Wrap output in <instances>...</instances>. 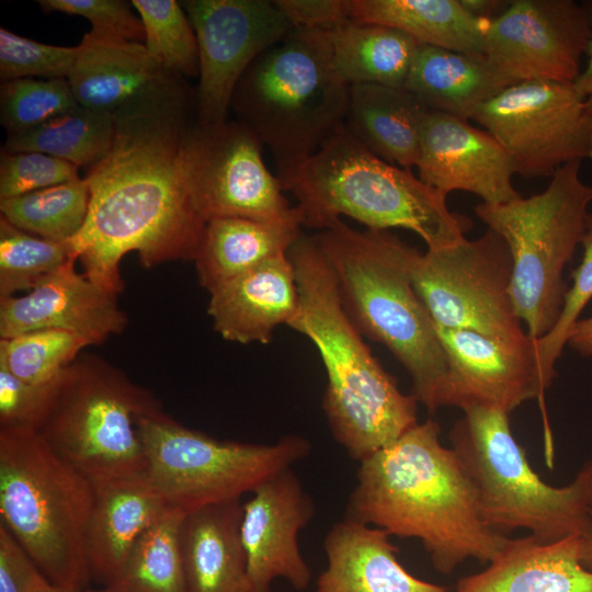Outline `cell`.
I'll return each instance as SVG.
<instances>
[{
    "mask_svg": "<svg viewBox=\"0 0 592 592\" xmlns=\"http://www.w3.org/2000/svg\"><path fill=\"white\" fill-rule=\"evenodd\" d=\"M294 29L332 31L353 21L352 0L274 1Z\"/></svg>",
    "mask_w": 592,
    "mask_h": 592,
    "instance_id": "ee69618b",
    "label": "cell"
},
{
    "mask_svg": "<svg viewBox=\"0 0 592 592\" xmlns=\"http://www.w3.org/2000/svg\"><path fill=\"white\" fill-rule=\"evenodd\" d=\"M405 88L428 110L468 121L508 86L482 54L419 45Z\"/></svg>",
    "mask_w": 592,
    "mask_h": 592,
    "instance_id": "f1b7e54d",
    "label": "cell"
},
{
    "mask_svg": "<svg viewBox=\"0 0 592 592\" xmlns=\"http://www.w3.org/2000/svg\"><path fill=\"white\" fill-rule=\"evenodd\" d=\"M92 345L65 330L43 329L0 339V368L31 384L58 379L81 351Z\"/></svg>",
    "mask_w": 592,
    "mask_h": 592,
    "instance_id": "e575fe53",
    "label": "cell"
},
{
    "mask_svg": "<svg viewBox=\"0 0 592 592\" xmlns=\"http://www.w3.org/2000/svg\"><path fill=\"white\" fill-rule=\"evenodd\" d=\"M145 30L144 45L169 72L198 77V46L182 4L174 0H133Z\"/></svg>",
    "mask_w": 592,
    "mask_h": 592,
    "instance_id": "d590c367",
    "label": "cell"
},
{
    "mask_svg": "<svg viewBox=\"0 0 592 592\" xmlns=\"http://www.w3.org/2000/svg\"><path fill=\"white\" fill-rule=\"evenodd\" d=\"M67 81L79 105L115 114L159 91L177 75L167 71L144 43L91 29L77 45Z\"/></svg>",
    "mask_w": 592,
    "mask_h": 592,
    "instance_id": "44dd1931",
    "label": "cell"
},
{
    "mask_svg": "<svg viewBox=\"0 0 592 592\" xmlns=\"http://www.w3.org/2000/svg\"><path fill=\"white\" fill-rule=\"evenodd\" d=\"M94 489L87 558L91 579L104 588L117 579L136 542L168 505L145 475Z\"/></svg>",
    "mask_w": 592,
    "mask_h": 592,
    "instance_id": "484cf974",
    "label": "cell"
},
{
    "mask_svg": "<svg viewBox=\"0 0 592 592\" xmlns=\"http://www.w3.org/2000/svg\"><path fill=\"white\" fill-rule=\"evenodd\" d=\"M42 576L27 553L0 523V592H32Z\"/></svg>",
    "mask_w": 592,
    "mask_h": 592,
    "instance_id": "f6af8a7d",
    "label": "cell"
},
{
    "mask_svg": "<svg viewBox=\"0 0 592 592\" xmlns=\"http://www.w3.org/2000/svg\"><path fill=\"white\" fill-rule=\"evenodd\" d=\"M580 551L577 536L555 543L510 538L485 570L463 577L456 592H592V570Z\"/></svg>",
    "mask_w": 592,
    "mask_h": 592,
    "instance_id": "cb8c5ba5",
    "label": "cell"
},
{
    "mask_svg": "<svg viewBox=\"0 0 592 592\" xmlns=\"http://www.w3.org/2000/svg\"><path fill=\"white\" fill-rule=\"evenodd\" d=\"M581 244L582 261L573 273V282L566 294L560 317L550 332L535 339L538 365L546 389L550 387L556 375L555 365L567 345L571 328L592 298V205L587 215Z\"/></svg>",
    "mask_w": 592,
    "mask_h": 592,
    "instance_id": "f35d334b",
    "label": "cell"
},
{
    "mask_svg": "<svg viewBox=\"0 0 592 592\" xmlns=\"http://www.w3.org/2000/svg\"><path fill=\"white\" fill-rule=\"evenodd\" d=\"M137 430L147 481L167 505L185 513L241 499L311 451L300 435L270 444L220 441L180 424L162 408L141 414Z\"/></svg>",
    "mask_w": 592,
    "mask_h": 592,
    "instance_id": "8fae6325",
    "label": "cell"
},
{
    "mask_svg": "<svg viewBox=\"0 0 592 592\" xmlns=\"http://www.w3.org/2000/svg\"><path fill=\"white\" fill-rule=\"evenodd\" d=\"M70 259L23 296L0 297V339L58 329L92 345L124 331L127 316L117 295L90 281Z\"/></svg>",
    "mask_w": 592,
    "mask_h": 592,
    "instance_id": "ffe728a7",
    "label": "cell"
},
{
    "mask_svg": "<svg viewBox=\"0 0 592 592\" xmlns=\"http://www.w3.org/2000/svg\"><path fill=\"white\" fill-rule=\"evenodd\" d=\"M471 119L502 145L514 173L525 179L592 161V109L573 83H516L481 104Z\"/></svg>",
    "mask_w": 592,
    "mask_h": 592,
    "instance_id": "4fadbf2b",
    "label": "cell"
},
{
    "mask_svg": "<svg viewBox=\"0 0 592 592\" xmlns=\"http://www.w3.org/2000/svg\"><path fill=\"white\" fill-rule=\"evenodd\" d=\"M62 375L39 385L0 368V430L38 432L53 408Z\"/></svg>",
    "mask_w": 592,
    "mask_h": 592,
    "instance_id": "b9f144b4",
    "label": "cell"
},
{
    "mask_svg": "<svg viewBox=\"0 0 592 592\" xmlns=\"http://www.w3.org/2000/svg\"><path fill=\"white\" fill-rule=\"evenodd\" d=\"M592 37L590 9L573 0H514L489 22L483 55L508 87L574 83Z\"/></svg>",
    "mask_w": 592,
    "mask_h": 592,
    "instance_id": "2e32d148",
    "label": "cell"
},
{
    "mask_svg": "<svg viewBox=\"0 0 592 592\" xmlns=\"http://www.w3.org/2000/svg\"><path fill=\"white\" fill-rule=\"evenodd\" d=\"M410 274L435 325L513 343L531 339L511 300L510 250L491 229L445 248L414 249Z\"/></svg>",
    "mask_w": 592,
    "mask_h": 592,
    "instance_id": "7c38bea8",
    "label": "cell"
},
{
    "mask_svg": "<svg viewBox=\"0 0 592 592\" xmlns=\"http://www.w3.org/2000/svg\"><path fill=\"white\" fill-rule=\"evenodd\" d=\"M299 217L284 220L215 218L206 223L194 259L200 285L208 293L278 254L300 238Z\"/></svg>",
    "mask_w": 592,
    "mask_h": 592,
    "instance_id": "83f0119b",
    "label": "cell"
},
{
    "mask_svg": "<svg viewBox=\"0 0 592 592\" xmlns=\"http://www.w3.org/2000/svg\"><path fill=\"white\" fill-rule=\"evenodd\" d=\"M465 8L475 16L492 20V14L503 7L502 1L492 0H462Z\"/></svg>",
    "mask_w": 592,
    "mask_h": 592,
    "instance_id": "681fc988",
    "label": "cell"
},
{
    "mask_svg": "<svg viewBox=\"0 0 592 592\" xmlns=\"http://www.w3.org/2000/svg\"><path fill=\"white\" fill-rule=\"evenodd\" d=\"M567 345L581 356H592V317L579 319L571 328Z\"/></svg>",
    "mask_w": 592,
    "mask_h": 592,
    "instance_id": "bcb514c9",
    "label": "cell"
},
{
    "mask_svg": "<svg viewBox=\"0 0 592 592\" xmlns=\"http://www.w3.org/2000/svg\"><path fill=\"white\" fill-rule=\"evenodd\" d=\"M323 549L327 566L314 592H449L411 574L382 528L344 517L328 531Z\"/></svg>",
    "mask_w": 592,
    "mask_h": 592,
    "instance_id": "603a6c76",
    "label": "cell"
},
{
    "mask_svg": "<svg viewBox=\"0 0 592 592\" xmlns=\"http://www.w3.org/2000/svg\"><path fill=\"white\" fill-rule=\"evenodd\" d=\"M350 89L326 32L292 29L248 68L230 110L269 148L283 184L344 124Z\"/></svg>",
    "mask_w": 592,
    "mask_h": 592,
    "instance_id": "8992f818",
    "label": "cell"
},
{
    "mask_svg": "<svg viewBox=\"0 0 592 592\" xmlns=\"http://www.w3.org/2000/svg\"><path fill=\"white\" fill-rule=\"evenodd\" d=\"M78 105L67 79H15L0 87V121L8 135L32 129Z\"/></svg>",
    "mask_w": 592,
    "mask_h": 592,
    "instance_id": "74e56055",
    "label": "cell"
},
{
    "mask_svg": "<svg viewBox=\"0 0 592 592\" xmlns=\"http://www.w3.org/2000/svg\"><path fill=\"white\" fill-rule=\"evenodd\" d=\"M591 467H592V459H591ZM587 526L585 530L580 537L581 539V561L582 563L592 570V473H591V480H590V488H589V497H588V508H587Z\"/></svg>",
    "mask_w": 592,
    "mask_h": 592,
    "instance_id": "c3c4849f",
    "label": "cell"
},
{
    "mask_svg": "<svg viewBox=\"0 0 592 592\" xmlns=\"http://www.w3.org/2000/svg\"><path fill=\"white\" fill-rule=\"evenodd\" d=\"M70 259L68 242L31 235L0 216V297L30 292Z\"/></svg>",
    "mask_w": 592,
    "mask_h": 592,
    "instance_id": "8d00e7d4",
    "label": "cell"
},
{
    "mask_svg": "<svg viewBox=\"0 0 592 592\" xmlns=\"http://www.w3.org/2000/svg\"><path fill=\"white\" fill-rule=\"evenodd\" d=\"M592 19V10H590ZM585 66L582 68L578 79L573 83L579 95L592 109V37L585 55Z\"/></svg>",
    "mask_w": 592,
    "mask_h": 592,
    "instance_id": "7dc6e473",
    "label": "cell"
},
{
    "mask_svg": "<svg viewBox=\"0 0 592 592\" xmlns=\"http://www.w3.org/2000/svg\"><path fill=\"white\" fill-rule=\"evenodd\" d=\"M78 169L71 162L38 151L2 150L0 200L78 180Z\"/></svg>",
    "mask_w": 592,
    "mask_h": 592,
    "instance_id": "60d3db41",
    "label": "cell"
},
{
    "mask_svg": "<svg viewBox=\"0 0 592 592\" xmlns=\"http://www.w3.org/2000/svg\"><path fill=\"white\" fill-rule=\"evenodd\" d=\"M447 358L442 407H497L511 413L544 397L535 339L513 343L436 325Z\"/></svg>",
    "mask_w": 592,
    "mask_h": 592,
    "instance_id": "e0dca14e",
    "label": "cell"
},
{
    "mask_svg": "<svg viewBox=\"0 0 592 592\" xmlns=\"http://www.w3.org/2000/svg\"><path fill=\"white\" fill-rule=\"evenodd\" d=\"M89 203L90 189L83 178L0 200V210L2 217L25 232L68 242L84 225Z\"/></svg>",
    "mask_w": 592,
    "mask_h": 592,
    "instance_id": "836d02e7",
    "label": "cell"
},
{
    "mask_svg": "<svg viewBox=\"0 0 592 592\" xmlns=\"http://www.w3.org/2000/svg\"><path fill=\"white\" fill-rule=\"evenodd\" d=\"M325 32L333 68L350 87L405 88L420 45L412 37L392 27L356 21Z\"/></svg>",
    "mask_w": 592,
    "mask_h": 592,
    "instance_id": "4dcf8cb0",
    "label": "cell"
},
{
    "mask_svg": "<svg viewBox=\"0 0 592 592\" xmlns=\"http://www.w3.org/2000/svg\"><path fill=\"white\" fill-rule=\"evenodd\" d=\"M262 147L237 121L193 126L187 140V174L194 205L206 223L226 217L266 221L300 218L283 194L278 178L266 168Z\"/></svg>",
    "mask_w": 592,
    "mask_h": 592,
    "instance_id": "5bb4252c",
    "label": "cell"
},
{
    "mask_svg": "<svg viewBox=\"0 0 592 592\" xmlns=\"http://www.w3.org/2000/svg\"><path fill=\"white\" fill-rule=\"evenodd\" d=\"M449 431L476 494L482 521L505 535L526 530L542 543L581 537L587 526L591 460L561 487L546 483L515 440L506 411L473 406Z\"/></svg>",
    "mask_w": 592,
    "mask_h": 592,
    "instance_id": "ba28073f",
    "label": "cell"
},
{
    "mask_svg": "<svg viewBox=\"0 0 592 592\" xmlns=\"http://www.w3.org/2000/svg\"><path fill=\"white\" fill-rule=\"evenodd\" d=\"M185 512L167 506L143 533L106 592H186L181 524Z\"/></svg>",
    "mask_w": 592,
    "mask_h": 592,
    "instance_id": "d6a6232c",
    "label": "cell"
},
{
    "mask_svg": "<svg viewBox=\"0 0 592 592\" xmlns=\"http://www.w3.org/2000/svg\"><path fill=\"white\" fill-rule=\"evenodd\" d=\"M198 46L197 124L227 122L234 92L252 62L281 42L292 24L274 1L186 0L180 2Z\"/></svg>",
    "mask_w": 592,
    "mask_h": 592,
    "instance_id": "9a60e30c",
    "label": "cell"
},
{
    "mask_svg": "<svg viewBox=\"0 0 592 592\" xmlns=\"http://www.w3.org/2000/svg\"><path fill=\"white\" fill-rule=\"evenodd\" d=\"M115 132V114L78 105L32 129L8 135L2 150L38 151L90 167L109 152Z\"/></svg>",
    "mask_w": 592,
    "mask_h": 592,
    "instance_id": "1f68e13d",
    "label": "cell"
},
{
    "mask_svg": "<svg viewBox=\"0 0 592 592\" xmlns=\"http://www.w3.org/2000/svg\"><path fill=\"white\" fill-rule=\"evenodd\" d=\"M160 408L152 394L119 369L94 355H80L65 371L38 433L98 488L145 475L137 419Z\"/></svg>",
    "mask_w": 592,
    "mask_h": 592,
    "instance_id": "30bf717a",
    "label": "cell"
},
{
    "mask_svg": "<svg viewBox=\"0 0 592 592\" xmlns=\"http://www.w3.org/2000/svg\"><path fill=\"white\" fill-rule=\"evenodd\" d=\"M314 237L354 325L392 353L412 380L411 395L434 413L442 407L447 358L411 281L414 248L387 230H357L342 219Z\"/></svg>",
    "mask_w": 592,
    "mask_h": 592,
    "instance_id": "277c9868",
    "label": "cell"
},
{
    "mask_svg": "<svg viewBox=\"0 0 592 592\" xmlns=\"http://www.w3.org/2000/svg\"><path fill=\"white\" fill-rule=\"evenodd\" d=\"M83 592H106V591L104 589H101V590L86 589Z\"/></svg>",
    "mask_w": 592,
    "mask_h": 592,
    "instance_id": "816d5d0a",
    "label": "cell"
},
{
    "mask_svg": "<svg viewBox=\"0 0 592 592\" xmlns=\"http://www.w3.org/2000/svg\"><path fill=\"white\" fill-rule=\"evenodd\" d=\"M46 11H57L80 15L91 22L93 30L122 36L129 41L144 43L143 22L133 11L132 4L122 0H39Z\"/></svg>",
    "mask_w": 592,
    "mask_h": 592,
    "instance_id": "7bdbcfd3",
    "label": "cell"
},
{
    "mask_svg": "<svg viewBox=\"0 0 592 592\" xmlns=\"http://www.w3.org/2000/svg\"><path fill=\"white\" fill-rule=\"evenodd\" d=\"M93 485L32 430H0V520L58 587L91 579L87 534Z\"/></svg>",
    "mask_w": 592,
    "mask_h": 592,
    "instance_id": "52a82bcc",
    "label": "cell"
},
{
    "mask_svg": "<svg viewBox=\"0 0 592 592\" xmlns=\"http://www.w3.org/2000/svg\"><path fill=\"white\" fill-rule=\"evenodd\" d=\"M190 103L177 77L119 110L111 149L88 167V215L68 243L83 274L113 294L124 288L119 265L129 252L145 267L196 257L206 221L187 174Z\"/></svg>",
    "mask_w": 592,
    "mask_h": 592,
    "instance_id": "6da1fadb",
    "label": "cell"
},
{
    "mask_svg": "<svg viewBox=\"0 0 592 592\" xmlns=\"http://www.w3.org/2000/svg\"><path fill=\"white\" fill-rule=\"evenodd\" d=\"M32 592H83V591H75V590H69V589L58 587L56 584H53L44 576H42L37 580Z\"/></svg>",
    "mask_w": 592,
    "mask_h": 592,
    "instance_id": "f907efd6",
    "label": "cell"
},
{
    "mask_svg": "<svg viewBox=\"0 0 592 592\" xmlns=\"http://www.w3.org/2000/svg\"><path fill=\"white\" fill-rule=\"evenodd\" d=\"M581 163L558 169L540 193L475 207L510 250L511 300L532 339L553 330L569 289L563 270L581 244L592 205V184L583 182Z\"/></svg>",
    "mask_w": 592,
    "mask_h": 592,
    "instance_id": "9c48e42d",
    "label": "cell"
},
{
    "mask_svg": "<svg viewBox=\"0 0 592 592\" xmlns=\"http://www.w3.org/2000/svg\"><path fill=\"white\" fill-rule=\"evenodd\" d=\"M207 312L227 341L267 344L276 327L287 326L299 306L296 274L287 253L219 285L209 293Z\"/></svg>",
    "mask_w": 592,
    "mask_h": 592,
    "instance_id": "7402d4cb",
    "label": "cell"
},
{
    "mask_svg": "<svg viewBox=\"0 0 592 592\" xmlns=\"http://www.w3.org/2000/svg\"><path fill=\"white\" fill-rule=\"evenodd\" d=\"M77 46H57L0 29V78L67 79L77 57Z\"/></svg>",
    "mask_w": 592,
    "mask_h": 592,
    "instance_id": "ab89813d",
    "label": "cell"
},
{
    "mask_svg": "<svg viewBox=\"0 0 592 592\" xmlns=\"http://www.w3.org/2000/svg\"><path fill=\"white\" fill-rule=\"evenodd\" d=\"M282 186L297 200L301 226L314 229L346 216L371 230H410L434 250L462 241L471 228L448 208L447 194L372 153L344 124Z\"/></svg>",
    "mask_w": 592,
    "mask_h": 592,
    "instance_id": "5b68a950",
    "label": "cell"
},
{
    "mask_svg": "<svg viewBox=\"0 0 592 592\" xmlns=\"http://www.w3.org/2000/svg\"><path fill=\"white\" fill-rule=\"evenodd\" d=\"M299 306L287 325L318 350L327 373L322 409L333 439L363 460L418 423L417 400L385 371L348 315L334 273L314 236L291 247Z\"/></svg>",
    "mask_w": 592,
    "mask_h": 592,
    "instance_id": "3957f363",
    "label": "cell"
},
{
    "mask_svg": "<svg viewBox=\"0 0 592 592\" xmlns=\"http://www.w3.org/2000/svg\"><path fill=\"white\" fill-rule=\"evenodd\" d=\"M250 493L242 503L240 537L254 591L271 592L275 579L306 590L311 573L298 535L315 516L314 499L292 467L269 476Z\"/></svg>",
    "mask_w": 592,
    "mask_h": 592,
    "instance_id": "ac0fdd59",
    "label": "cell"
},
{
    "mask_svg": "<svg viewBox=\"0 0 592 592\" xmlns=\"http://www.w3.org/2000/svg\"><path fill=\"white\" fill-rule=\"evenodd\" d=\"M240 499L183 516L181 547L186 592H255L240 537Z\"/></svg>",
    "mask_w": 592,
    "mask_h": 592,
    "instance_id": "d4e9b609",
    "label": "cell"
},
{
    "mask_svg": "<svg viewBox=\"0 0 592 592\" xmlns=\"http://www.w3.org/2000/svg\"><path fill=\"white\" fill-rule=\"evenodd\" d=\"M440 435L428 419L361 460L344 517L419 539L434 569L448 574L470 558L490 563L510 538L482 521L473 485Z\"/></svg>",
    "mask_w": 592,
    "mask_h": 592,
    "instance_id": "7a4b0ae2",
    "label": "cell"
},
{
    "mask_svg": "<svg viewBox=\"0 0 592 592\" xmlns=\"http://www.w3.org/2000/svg\"><path fill=\"white\" fill-rule=\"evenodd\" d=\"M430 110L406 88L351 86L344 125L372 153L410 170L418 166Z\"/></svg>",
    "mask_w": 592,
    "mask_h": 592,
    "instance_id": "4316f807",
    "label": "cell"
},
{
    "mask_svg": "<svg viewBox=\"0 0 592 592\" xmlns=\"http://www.w3.org/2000/svg\"><path fill=\"white\" fill-rule=\"evenodd\" d=\"M419 179L448 194L464 191L487 204L520 196L512 184L514 168L502 145L466 119L429 111L422 127Z\"/></svg>",
    "mask_w": 592,
    "mask_h": 592,
    "instance_id": "d6986e66",
    "label": "cell"
},
{
    "mask_svg": "<svg viewBox=\"0 0 592 592\" xmlns=\"http://www.w3.org/2000/svg\"><path fill=\"white\" fill-rule=\"evenodd\" d=\"M353 21L401 31L420 45L482 54L491 20L473 15L462 0H352Z\"/></svg>",
    "mask_w": 592,
    "mask_h": 592,
    "instance_id": "f546056e",
    "label": "cell"
}]
</instances>
